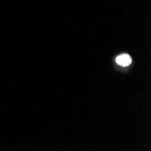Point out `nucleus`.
Masks as SVG:
<instances>
[{
  "mask_svg": "<svg viewBox=\"0 0 151 151\" xmlns=\"http://www.w3.org/2000/svg\"><path fill=\"white\" fill-rule=\"evenodd\" d=\"M116 62L119 65L121 66H129L131 63V57L129 54H121L116 58Z\"/></svg>",
  "mask_w": 151,
  "mask_h": 151,
  "instance_id": "obj_1",
  "label": "nucleus"
}]
</instances>
